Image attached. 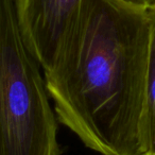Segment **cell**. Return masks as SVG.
<instances>
[{
  "instance_id": "obj_2",
  "label": "cell",
  "mask_w": 155,
  "mask_h": 155,
  "mask_svg": "<svg viewBox=\"0 0 155 155\" xmlns=\"http://www.w3.org/2000/svg\"><path fill=\"white\" fill-rule=\"evenodd\" d=\"M41 68L21 36L14 0H0V155H62Z\"/></svg>"
},
{
  "instance_id": "obj_3",
  "label": "cell",
  "mask_w": 155,
  "mask_h": 155,
  "mask_svg": "<svg viewBox=\"0 0 155 155\" xmlns=\"http://www.w3.org/2000/svg\"><path fill=\"white\" fill-rule=\"evenodd\" d=\"M83 0H14L21 36L44 71L52 66Z\"/></svg>"
},
{
  "instance_id": "obj_5",
  "label": "cell",
  "mask_w": 155,
  "mask_h": 155,
  "mask_svg": "<svg viewBox=\"0 0 155 155\" xmlns=\"http://www.w3.org/2000/svg\"><path fill=\"white\" fill-rule=\"evenodd\" d=\"M117 1L136 9H149L155 2V0H117Z\"/></svg>"
},
{
  "instance_id": "obj_1",
  "label": "cell",
  "mask_w": 155,
  "mask_h": 155,
  "mask_svg": "<svg viewBox=\"0 0 155 155\" xmlns=\"http://www.w3.org/2000/svg\"><path fill=\"white\" fill-rule=\"evenodd\" d=\"M152 24L150 9L83 0L44 71L58 121L101 155H143Z\"/></svg>"
},
{
  "instance_id": "obj_4",
  "label": "cell",
  "mask_w": 155,
  "mask_h": 155,
  "mask_svg": "<svg viewBox=\"0 0 155 155\" xmlns=\"http://www.w3.org/2000/svg\"><path fill=\"white\" fill-rule=\"evenodd\" d=\"M152 15V37L148 78L142 113V148L143 155H155V2L150 8Z\"/></svg>"
}]
</instances>
